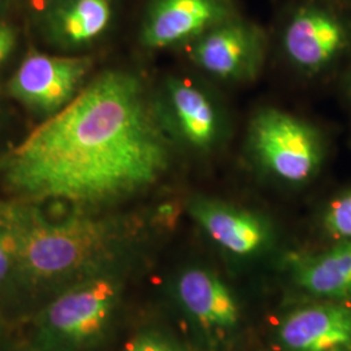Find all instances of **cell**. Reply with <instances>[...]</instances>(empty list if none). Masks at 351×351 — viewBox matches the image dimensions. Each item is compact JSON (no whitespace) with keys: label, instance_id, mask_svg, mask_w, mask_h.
<instances>
[{"label":"cell","instance_id":"6da1fadb","mask_svg":"<svg viewBox=\"0 0 351 351\" xmlns=\"http://www.w3.org/2000/svg\"><path fill=\"white\" fill-rule=\"evenodd\" d=\"M171 134L138 75L110 69L0 156L10 199L95 213L156 184Z\"/></svg>","mask_w":351,"mask_h":351},{"label":"cell","instance_id":"7a4b0ae2","mask_svg":"<svg viewBox=\"0 0 351 351\" xmlns=\"http://www.w3.org/2000/svg\"><path fill=\"white\" fill-rule=\"evenodd\" d=\"M0 224L12 241L14 290L49 298L106 272L125 239L117 220L71 208L49 215L40 204L16 199L0 201Z\"/></svg>","mask_w":351,"mask_h":351},{"label":"cell","instance_id":"3957f363","mask_svg":"<svg viewBox=\"0 0 351 351\" xmlns=\"http://www.w3.org/2000/svg\"><path fill=\"white\" fill-rule=\"evenodd\" d=\"M120 288L107 272L62 289L33 319L30 348L36 351H86L106 333Z\"/></svg>","mask_w":351,"mask_h":351},{"label":"cell","instance_id":"277c9868","mask_svg":"<svg viewBox=\"0 0 351 351\" xmlns=\"http://www.w3.org/2000/svg\"><path fill=\"white\" fill-rule=\"evenodd\" d=\"M249 143L258 163L288 184L311 180L324 158L323 139L314 126L276 108H264L252 117Z\"/></svg>","mask_w":351,"mask_h":351},{"label":"cell","instance_id":"5b68a950","mask_svg":"<svg viewBox=\"0 0 351 351\" xmlns=\"http://www.w3.org/2000/svg\"><path fill=\"white\" fill-rule=\"evenodd\" d=\"M93 66L86 56H56L30 52L8 82V93L43 117L62 111L85 86Z\"/></svg>","mask_w":351,"mask_h":351},{"label":"cell","instance_id":"8992f818","mask_svg":"<svg viewBox=\"0 0 351 351\" xmlns=\"http://www.w3.org/2000/svg\"><path fill=\"white\" fill-rule=\"evenodd\" d=\"M265 38L259 26L236 16L191 42L190 59L201 71L226 82H249L262 71Z\"/></svg>","mask_w":351,"mask_h":351},{"label":"cell","instance_id":"52a82bcc","mask_svg":"<svg viewBox=\"0 0 351 351\" xmlns=\"http://www.w3.org/2000/svg\"><path fill=\"white\" fill-rule=\"evenodd\" d=\"M164 125L171 137L189 149H215L224 132V121L210 94L186 78L169 77L158 104Z\"/></svg>","mask_w":351,"mask_h":351},{"label":"cell","instance_id":"ba28073f","mask_svg":"<svg viewBox=\"0 0 351 351\" xmlns=\"http://www.w3.org/2000/svg\"><path fill=\"white\" fill-rule=\"evenodd\" d=\"M233 16L230 0H152L141 27V42L151 50L194 42Z\"/></svg>","mask_w":351,"mask_h":351},{"label":"cell","instance_id":"9c48e42d","mask_svg":"<svg viewBox=\"0 0 351 351\" xmlns=\"http://www.w3.org/2000/svg\"><path fill=\"white\" fill-rule=\"evenodd\" d=\"M348 30L336 14L315 4L300 7L285 26L282 45L290 63L306 73H317L346 47Z\"/></svg>","mask_w":351,"mask_h":351},{"label":"cell","instance_id":"30bf717a","mask_svg":"<svg viewBox=\"0 0 351 351\" xmlns=\"http://www.w3.org/2000/svg\"><path fill=\"white\" fill-rule=\"evenodd\" d=\"M280 339L290 351H351V303L326 301L288 315Z\"/></svg>","mask_w":351,"mask_h":351},{"label":"cell","instance_id":"8fae6325","mask_svg":"<svg viewBox=\"0 0 351 351\" xmlns=\"http://www.w3.org/2000/svg\"><path fill=\"white\" fill-rule=\"evenodd\" d=\"M112 19V0H49L40 26L51 46L75 51L103 37Z\"/></svg>","mask_w":351,"mask_h":351},{"label":"cell","instance_id":"7c38bea8","mask_svg":"<svg viewBox=\"0 0 351 351\" xmlns=\"http://www.w3.org/2000/svg\"><path fill=\"white\" fill-rule=\"evenodd\" d=\"M189 213L215 243L239 256L256 254L269 239L268 226L259 216L223 202L195 198Z\"/></svg>","mask_w":351,"mask_h":351},{"label":"cell","instance_id":"4fadbf2b","mask_svg":"<svg viewBox=\"0 0 351 351\" xmlns=\"http://www.w3.org/2000/svg\"><path fill=\"white\" fill-rule=\"evenodd\" d=\"M180 302L203 328L230 329L239 322V306L226 284L208 271H185L177 281Z\"/></svg>","mask_w":351,"mask_h":351},{"label":"cell","instance_id":"5bb4252c","mask_svg":"<svg viewBox=\"0 0 351 351\" xmlns=\"http://www.w3.org/2000/svg\"><path fill=\"white\" fill-rule=\"evenodd\" d=\"M302 289L326 301L351 303V241L302 259L295 267Z\"/></svg>","mask_w":351,"mask_h":351},{"label":"cell","instance_id":"9a60e30c","mask_svg":"<svg viewBox=\"0 0 351 351\" xmlns=\"http://www.w3.org/2000/svg\"><path fill=\"white\" fill-rule=\"evenodd\" d=\"M326 230L339 241H351V191L337 197L326 208Z\"/></svg>","mask_w":351,"mask_h":351},{"label":"cell","instance_id":"2e32d148","mask_svg":"<svg viewBox=\"0 0 351 351\" xmlns=\"http://www.w3.org/2000/svg\"><path fill=\"white\" fill-rule=\"evenodd\" d=\"M14 278L16 262L12 241L5 228L0 224V295L14 290Z\"/></svg>","mask_w":351,"mask_h":351},{"label":"cell","instance_id":"e0dca14e","mask_svg":"<svg viewBox=\"0 0 351 351\" xmlns=\"http://www.w3.org/2000/svg\"><path fill=\"white\" fill-rule=\"evenodd\" d=\"M124 351H178L175 346L155 332H142L126 343Z\"/></svg>","mask_w":351,"mask_h":351},{"label":"cell","instance_id":"ac0fdd59","mask_svg":"<svg viewBox=\"0 0 351 351\" xmlns=\"http://www.w3.org/2000/svg\"><path fill=\"white\" fill-rule=\"evenodd\" d=\"M17 46V33L10 23L0 20V66L7 63Z\"/></svg>","mask_w":351,"mask_h":351},{"label":"cell","instance_id":"d6986e66","mask_svg":"<svg viewBox=\"0 0 351 351\" xmlns=\"http://www.w3.org/2000/svg\"><path fill=\"white\" fill-rule=\"evenodd\" d=\"M5 337V329H4V324H3V320L0 319V350L3 348V341Z\"/></svg>","mask_w":351,"mask_h":351},{"label":"cell","instance_id":"ffe728a7","mask_svg":"<svg viewBox=\"0 0 351 351\" xmlns=\"http://www.w3.org/2000/svg\"><path fill=\"white\" fill-rule=\"evenodd\" d=\"M25 351H36V350H34V349H32V348H30V346H29V348H27V349H26Z\"/></svg>","mask_w":351,"mask_h":351},{"label":"cell","instance_id":"44dd1931","mask_svg":"<svg viewBox=\"0 0 351 351\" xmlns=\"http://www.w3.org/2000/svg\"><path fill=\"white\" fill-rule=\"evenodd\" d=\"M1 4H3V0H0V7H1Z\"/></svg>","mask_w":351,"mask_h":351}]
</instances>
